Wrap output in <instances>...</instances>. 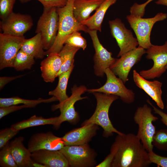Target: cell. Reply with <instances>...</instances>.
I'll return each mask as SVG.
<instances>
[{"label":"cell","instance_id":"cell-38","mask_svg":"<svg viewBox=\"0 0 167 167\" xmlns=\"http://www.w3.org/2000/svg\"><path fill=\"white\" fill-rule=\"evenodd\" d=\"M147 102L152 107L154 113L160 116L162 122L167 126V114L154 106L149 99L147 100Z\"/></svg>","mask_w":167,"mask_h":167},{"label":"cell","instance_id":"cell-25","mask_svg":"<svg viewBox=\"0 0 167 167\" xmlns=\"http://www.w3.org/2000/svg\"><path fill=\"white\" fill-rule=\"evenodd\" d=\"M74 66L73 64L68 71L58 76V82L57 86L54 90L49 92V95L56 97L59 103L62 102L69 97L66 94V88L69 78Z\"/></svg>","mask_w":167,"mask_h":167},{"label":"cell","instance_id":"cell-10","mask_svg":"<svg viewBox=\"0 0 167 167\" xmlns=\"http://www.w3.org/2000/svg\"><path fill=\"white\" fill-rule=\"evenodd\" d=\"M146 51V58L153 62L150 69L141 71L139 74L147 79L160 77L166 71L167 65V41L162 45H152Z\"/></svg>","mask_w":167,"mask_h":167},{"label":"cell","instance_id":"cell-29","mask_svg":"<svg viewBox=\"0 0 167 167\" xmlns=\"http://www.w3.org/2000/svg\"><path fill=\"white\" fill-rule=\"evenodd\" d=\"M35 62L34 58L20 49L15 58L13 67L17 71L30 69Z\"/></svg>","mask_w":167,"mask_h":167},{"label":"cell","instance_id":"cell-12","mask_svg":"<svg viewBox=\"0 0 167 167\" xmlns=\"http://www.w3.org/2000/svg\"><path fill=\"white\" fill-rule=\"evenodd\" d=\"M25 38L0 34V69L13 67L16 56L21 49Z\"/></svg>","mask_w":167,"mask_h":167},{"label":"cell","instance_id":"cell-18","mask_svg":"<svg viewBox=\"0 0 167 167\" xmlns=\"http://www.w3.org/2000/svg\"><path fill=\"white\" fill-rule=\"evenodd\" d=\"M133 79L136 86L144 91L156 103L161 109H163L164 105L162 98V83L157 80L150 81L142 77L134 70Z\"/></svg>","mask_w":167,"mask_h":167},{"label":"cell","instance_id":"cell-36","mask_svg":"<svg viewBox=\"0 0 167 167\" xmlns=\"http://www.w3.org/2000/svg\"><path fill=\"white\" fill-rule=\"evenodd\" d=\"M150 161L152 163L157 165V167H167V157L159 155L153 151L148 152Z\"/></svg>","mask_w":167,"mask_h":167},{"label":"cell","instance_id":"cell-19","mask_svg":"<svg viewBox=\"0 0 167 167\" xmlns=\"http://www.w3.org/2000/svg\"><path fill=\"white\" fill-rule=\"evenodd\" d=\"M32 160L45 167H68L66 159L60 150L42 149L32 152Z\"/></svg>","mask_w":167,"mask_h":167},{"label":"cell","instance_id":"cell-1","mask_svg":"<svg viewBox=\"0 0 167 167\" xmlns=\"http://www.w3.org/2000/svg\"><path fill=\"white\" fill-rule=\"evenodd\" d=\"M109 154L111 167H148L152 164L148 152L136 135L118 134Z\"/></svg>","mask_w":167,"mask_h":167},{"label":"cell","instance_id":"cell-9","mask_svg":"<svg viewBox=\"0 0 167 167\" xmlns=\"http://www.w3.org/2000/svg\"><path fill=\"white\" fill-rule=\"evenodd\" d=\"M107 80L105 84L100 88L87 89L90 93L100 92L117 96L124 103L131 104L134 102L135 94L133 90L127 88L122 79L118 78L109 68L105 71Z\"/></svg>","mask_w":167,"mask_h":167},{"label":"cell","instance_id":"cell-15","mask_svg":"<svg viewBox=\"0 0 167 167\" xmlns=\"http://www.w3.org/2000/svg\"><path fill=\"white\" fill-rule=\"evenodd\" d=\"M97 31L88 30L87 32L92 41L95 50L93 57L94 72L97 76L103 77L105 70L109 68L115 62L116 58L112 56V53L108 51L100 43Z\"/></svg>","mask_w":167,"mask_h":167},{"label":"cell","instance_id":"cell-7","mask_svg":"<svg viewBox=\"0 0 167 167\" xmlns=\"http://www.w3.org/2000/svg\"><path fill=\"white\" fill-rule=\"evenodd\" d=\"M167 18V14L162 12L158 13L154 17L150 18H143L131 14L126 17L136 36L139 46L145 49H148L152 45L150 41V35L154 24Z\"/></svg>","mask_w":167,"mask_h":167},{"label":"cell","instance_id":"cell-16","mask_svg":"<svg viewBox=\"0 0 167 167\" xmlns=\"http://www.w3.org/2000/svg\"><path fill=\"white\" fill-rule=\"evenodd\" d=\"M65 146L62 137L52 132L38 133L32 135L28 142V148L31 152L42 149L60 150Z\"/></svg>","mask_w":167,"mask_h":167},{"label":"cell","instance_id":"cell-24","mask_svg":"<svg viewBox=\"0 0 167 167\" xmlns=\"http://www.w3.org/2000/svg\"><path fill=\"white\" fill-rule=\"evenodd\" d=\"M20 49L34 58L42 59L46 55L42 38L39 33L30 38H25Z\"/></svg>","mask_w":167,"mask_h":167},{"label":"cell","instance_id":"cell-6","mask_svg":"<svg viewBox=\"0 0 167 167\" xmlns=\"http://www.w3.org/2000/svg\"><path fill=\"white\" fill-rule=\"evenodd\" d=\"M87 89L84 85L78 87L75 85L71 88V95L70 96L62 102L52 106L53 111L59 109L60 112L56 123L53 126L55 128H58L61 124L64 122L75 124L78 121L79 114L75 110L74 105L78 101L87 98L81 96L83 94L87 92Z\"/></svg>","mask_w":167,"mask_h":167},{"label":"cell","instance_id":"cell-40","mask_svg":"<svg viewBox=\"0 0 167 167\" xmlns=\"http://www.w3.org/2000/svg\"><path fill=\"white\" fill-rule=\"evenodd\" d=\"M155 2L158 5L167 6V0H157Z\"/></svg>","mask_w":167,"mask_h":167},{"label":"cell","instance_id":"cell-4","mask_svg":"<svg viewBox=\"0 0 167 167\" xmlns=\"http://www.w3.org/2000/svg\"><path fill=\"white\" fill-rule=\"evenodd\" d=\"M158 119L147 104L138 107L134 115V121L138 127L136 135L148 152L153 151L152 141L156 128L153 123Z\"/></svg>","mask_w":167,"mask_h":167},{"label":"cell","instance_id":"cell-17","mask_svg":"<svg viewBox=\"0 0 167 167\" xmlns=\"http://www.w3.org/2000/svg\"><path fill=\"white\" fill-rule=\"evenodd\" d=\"M66 133L62 138L65 146L81 145L88 143L95 136L99 126L93 124L81 126Z\"/></svg>","mask_w":167,"mask_h":167},{"label":"cell","instance_id":"cell-35","mask_svg":"<svg viewBox=\"0 0 167 167\" xmlns=\"http://www.w3.org/2000/svg\"><path fill=\"white\" fill-rule=\"evenodd\" d=\"M31 105H13L0 107V119L12 112L21 109L29 108H33Z\"/></svg>","mask_w":167,"mask_h":167},{"label":"cell","instance_id":"cell-39","mask_svg":"<svg viewBox=\"0 0 167 167\" xmlns=\"http://www.w3.org/2000/svg\"><path fill=\"white\" fill-rule=\"evenodd\" d=\"M24 75H20L11 77H0V89L2 90L8 83L16 79L21 77Z\"/></svg>","mask_w":167,"mask_h":167},{"label":"cell","instance_id":"cell-37","mask_svg":"<svg viewBox=\"0 0 167 167\" xmlns=\"http://www.w3.org/2000/svg\"><path fill=\"white\" fill-rule=\"evenodd\" d=\"M43 5L44 8H50L53 7L59 8L64 6L68 0H37Z\"/></svg>","mask_w":167,"mask_h":167},{"label":"cell","instance_id":"cell-27","mask_svg":"<svg viewBox=\"0 0 167 167\" xmlns=\"http://www.w3.org/2000/svg\"><path fill=\"white\" fill-rule=\"evenodd\" d=\"M57 101H58L57 99L54 96L46 99L39 98L36 100L26 99L17 96L6 98H0V107L23 104L31 105L34 107L41 103H49Z\"/></svg>","mask_w":167,"mask_h":167},{"label":"cell","instance_id":"cell-14","mask_svg":"<svg viewBox=\"0 0 167 167\" xmlns=\"http://www.w3.org/2000/svg\"><path fill=\"white\" fill-rule=\"evenodd\" d=\"M33 25V20L30 15L13 12L0 23L2 33L18 36H24Z\"/></svg>","mask_w":167,"mask_h":167},{"label":"cell","instance_id":"cell-23","mask_svg":"<svg viewBox=\"0 0 167 167\" xmlns=\"http://www.w3.org/2000/svg\"><path fill=\"white\" fill-rule=\"evenodd\" d=\"M117 0H105L96 10L95 13L87 19L80 23L88 30L101 32V24L105 13L109 8Z\"/></svg>","mask_w":167,"mask_h":167},{"label":"cell","instance_id":"cell-41","mask_svg":"<svg viewBox=\"0 0 167 167\" xmlns=\"http://www.w3.org/2000/svg\"><path fill=\"white\" fill-rule=\"evenodd\" d=\"M22 3H24L27 2L31 0H19Z\"/></svg>","mask_w":167,"mask_h":167},{"label":"cell","instance_id":"cell-22","mask_svg":"<svg viewBox=\"0 0 167 167\" xmlns=\"http://www.w3.org/2000/svg\"><path fill=\"white\" fill-rule=\"evenodd\" d=\"M105 0H75L73 12L76 20L80 23L88 19L91 13L96 10Z\"/></svg>","mask_w":167,"mask_h":167},{"label":"cell","instance_id":"cell-31","mask_svg":"<svg viewBox=\"0 0 167 167\" xmlns=\"http://www.w3.org/2000/svg\"><path fill=\"white\" fill-rule=\"evenodd\" d=\"M152 144L159 150L167 151V129L156 131L153 137Z\"/></svg>","mask_w":167,"mask_h":167},{"label":"cell","instance_id":"cell-3","mask_svg":"<svg viewBox=\"0 0 167 167\" xmlns=\"http://www.w3.org/2000/svg\"><path fill=\"white\" fill-rule=\"evenodd\" d=\"M96 101V106L92 115L84 121L81 126L91 124L101 126L103 130V136L106 138L112 136L113 133L121 134L123 133L117 130L109 118V112L112 103L119 98L116 95L100 92L92 93Z\"/></svg>","mask_w":167,"mask_h":167},{"label":"cell","instance_id":"cell-13","mask_svg":"<svg viewBox=\"0 0 167 167\" xmlns=\"http://www.w3.org/2000/svg\"><path fill=\"white\" fill-rule=\"evenodd\" d=\"M146 53L145 49L138 46L123 54L119 58H116L109 68L125 84L129 80L128 75L132 68L140 61L143 55Z\"/></svg>","mask_w":167,"mask_h":167},{"label":"cell","instance_id":"cell-32","mask_svg":"<svg viewBox=\"0 0 167 167\" xmlns=\"http://www.w3.org/2000/svg\"><path fill=\"white\" fill-rule=\"evenodd\" d=\"M64 44L81 48L83 50L86 49L87 46L86 39L82 36L79 31L74 32L69 35L66 40Z\"/></svg>","mask_w":167,"mask_h":167},{"label":"cell","instance_id":"cell-5","mask_svg":"<svg viewBox=\"0 0 167 167\" xmlns=\"http://www.w3.org/2000/svg\"><path fill=\"white\" fill-rule=\"evenodd\" d=\"M59 16L57 8H44L36 30L41 35L44 50H49L54 44L57 35Z\"/></svg>","mask_w":167,"mask_h":167},{"label":"cell","instance_id":"cell-28","mask_svg":"<svg viewBox=\"0 0 167 167\" xmlns=\"http://www.w3.org/2000/svg\"><path fill=\"white\" fill-rule=\"evenodd\" d=\"M79 49L67 44H65L58 53L61 58L62 65L57 77L68 71L74 64L75 56Z\"/></svg>","mask_w":167,"mask_h":167},{"label":"cell","instance_id":"cell-21","mask_svg":"<svg viewBox=\"0 0 167 167\" xmlns=\"http://www.w3.org/2000/svg\"><path fill=\"white\" fill-rule=\"evenodd\" d=\"M24 139L20 136L10 142L11 153L18 167H30L32 161V152L24 146Z\"/></svg>","mask_w":167,"mask_h":167},{"label":"cell","instance_id":"cell-42","mask_svg":"<svg viewBox=\"0 0 167 167\" xmlns=\"http://www.w3.org/2000/svg\"><path fill=\"white\" fill-rule=\"evenodd\" d=\"M166 108L167 109V94L166 95Z\"/></svg>","mask_w":167,"mask_h":167},{"label":"cell","instance_id":"cell-33","mask_svg":"<svg viewBox=\"0 0 167 167\" xmlns=\"http://www.w3.org/2000/svg\"><path fill=\"white\" fill-rule=\"evenodd\" d=\"M16 0H0V17L1 20L6 18L13 12Z\"/></svg>","mask_w":167,"mask_h":167},{"label":"cell","instance_id":"cell-30","mask_svg":"<svg viewBox=\"0 0 167 167\" xmlns=\"http://www.w3.org/2000/svg\"><path fill=\"white\" fill-rule=\"evenodd\" d=\"M0 151V166L2 167H18L11 153L8 142Z\"/></svg>","mask_w":167,"mask_h":167},{"label":"cell","instance_id":"cell-8","mask_svg":"<svg viewBox=\"0 0 167 167\" xmlns=\"http://www.w3.org/2000/svg\"><path fill=\"white\" fill-rule=\"evenodd\" d=\"M60 151L67 160L69 167H93L97 165L96 153L88 143L64 146Z\"/></svg>","mask_w":167,"mask_h":167},{"label":"cell","instance_id":"cell-26","mask_svg":"<svg viewBox=\"0 0 167 167\" xmlns=\"http://www.w3.org/2000/svg\"><path fill=\"white\" fill-rule=\"evenodd\" d=\"M58 119V117L45 118L35 115L28 119L12 124L11 127L15 130L19 131L28 127L42 125L51 124L54 126L56 123Z\"/></svg>","mask_w":167,"mask_h":167},{"label":"cell","instance_id":"cell-43","mask_svg":"<svg viewBox=\"0 0 167 167\" xmlns=\"http://www.w3.org/2000/svg\"><path fill=\"white\" fill-rule=\"evenodd\" d=\"M165 68L166 69V70L167 69V65L165 66Z\"/></svg>","mask_w":167,"mask_h":167},{"label":"cell","instance_id":"cell-2","mask_svg":"<svg viewBox=\"0 0 167 167\" xmlns=\"http://www.w3.org/2000/svg\"><path fill=\"white\" fill-rule=\"evenodd\" d=\"M75 0H68L64 6L57 8L59 16L58 29L56 39L51 47L45 51V55L56 52L59 53L62 49L68 36L76 31L87 32L88 29L79 22L74 17L73 7Z\"/></svg>","mask_w":167,"mask_h":167},{"label":"cell","instance_id":"cell-34","mask_svg":"<svg viewBox=\"0 0 167 167\" xmlns=\"http://www.w3.org/2000/svg\"><path fill=\"white\" fill-rule=\"evenodd\" d=\"M11 127L5 128L0 132V148H2L8 142L19 132Z\"/></svg>","mask_w":167,"mask_h":167},{"label":"cell","instance_id":"cell-20","mask_svg":"<svg viewBox=\"0 0 167 167\" xmlns=\"http://www.w3.org/2000/svg\"><path fill=\"white\" fill-rule=\"evenodd\" d=\"M41 76L46 82H53L57 77L62 65L61 58L57 53L49 54L41 62Z\"/></svg>","mask_w":167,"mask_h":167},{"label":"cell","instance_id":"cell-11","mask_svg":"<svg viewBox=\"0 0 167 167\" xmlns=\"http://www.w3.org/2000/svg\"><path fill=\"white\" fill-rule=\"evenodd\" d=\"M109 24L110 32L120 48L117 57H120L126 53L133 50L139 46L137 38L134 37L132 32L127 29L121 19L119 18L109 20Z\"/></svg>","mask_w":167,"mask_h":167}]
</instances>
